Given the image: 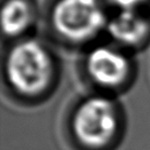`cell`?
<instances>
[{
	"label": "cell",
	"instance_id": "5",
	"mask_svg": "<svg viewBox=\"0 0 150 150\" xmlns=\"http://www.w3.org/2000/svg\"><path fill=\"white\" fill-rule=\"evenodd\" d=\"M106 26L116 42L127 46L139 45L148 38L150 31L148 20L138 10H120Z\"/></svg>",
	"mask_w": 150,
	"mask_h": 150
},
{
	"label": "cell",
	"instance_id": "1",
	"mask_svg": "<svg viewBox=\"0 0 150 150\" xmlns=\"http://www.w3.org/2000/svg\"><path fill=\"white\" fill-rule=\"evenodd\" d=\"M10 86L23 96L41 94L53 77L50 55L41 43L29 40L11 48L6 62Z\"/></svg>",
	"mask_w": 150,
	"mask_h": 150
},
{
	"label": "cell",
	"instance_id": "2",
	"mask_svg": "<svg viewBox=\"0 0 150 150\" xmlns=\"http://www.w3.org/2000/svg\"><path fill=\"white\" fill-rule=\"evenodd\" d=\"M52 22L63 38L72 42L87 41L108 24L100 0H57Z\"/></svg>",
	"mask_w": 150,
	"mask_h": 150
},
{
	"label": "cell",
	"instance_id": "4",
	"mask_svg": "<svg viewBox=\"0 0 150 150\" xmlns=\"http://www.w3.org/2000/svg\"><path fill=\"white\" fill-rule=\"evenodd\" d=\"M88 74L94 82L104 88H117L128 78L130 66L121 52L111 47H96L87 59Z\"/></svg>",
	"mask_w": 150,
	"mask_h": 150
},
{
	"label": "cell",
	"instance_id": "7",
	"mask_svg": "<svg viewBox=\"0 0 150 150\" xmlns=\"http://www.w3.org/2000/svg\"><path fill=\"white\" fill-rule=\"evenodd\" d=\"M120 10H138L147 0H110Z\"/></svg>",
	"mask_w": 150,
	"mask_h": 150
},
{
	"label": "cell",
	"instance_id": "3",
	"mask_svg": "<svg viewBox=\"0 0 150 150\" xmlns=\"http://www.w3.org/2000/svg\"><path fill=\"white\" fill-rule=\"evenodd\" d=\"M117 126L116 108L103 96H93L82 102L72 120V129L77 139L93 149L106 146L114 137Z\"/></svg>",
	"mask_w": 150,
	"mask_h": 150
},
{
	"label": "cell",
	"instance_id": "6",
	"mask_svg": "<svg viewBox=\"0 0 150 150\" xmlns=\"http://www.w3.org/2000/svg\"><path fill=\"white\" fill-rule=\"evenodd\" d=\"M33 20V8L28 0H7L2 7L1 25L8 36H17L28 29Z\"/></svg>",
	"mask_w": 150,
	"mask_h": 150
}]
</instances>
